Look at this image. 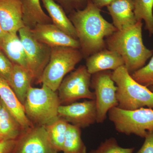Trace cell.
<instances>
[{
	"instance_id": "1",
	"label": "cell",
	"mask_w": 153,
	"mask_h": 153,
	"mask_svg": "<svg viewBox=\"0 0 153 153\" xmlns=\"http://www.w3.org/2000/svg\"><path fill=\"white\" fill-rule=\"evenodd\" d=\"M68 18L76 30L80 51L86 58L106 48L105 38L117 30L90 0L84 9L72 12Z\"/></svg>"
},
{
	"instance_id": "2",
	"label": "cell",
	"mask_w": 153,
	"mask_h": 153,
	"mask_svg": "<svg viewBox=\"0 0 153 153\" xmlns=\"http://www.w3.org/2000/svg\"><path fill=\"white\" fill-rule=\"evenodd\" d=\"M143 26L142 21H137L134 25L117 30L105 40L106 48L120 55L131 74L143 67L153 55V50L144 44Z\"/></svg>"
},
{
	"instance_id": "3",
	"label": "cell",
	"mask_w": 153,
	"mask_h": 153,
	"mask_svg": "<svg viewBox=\"0 0 153 153\" xmlns=\"http://www.w3.org/2000/svg\"><path fill=\"white\" fill-rule=\"evenodd\" d=\"M61 105L57 91L42 84L40 88L31 87L24 104L25 114L34 126H46L59 118Z\"/></svg>"
},
{
	"instance_id": "4",
	"label": "cell",
	"mask_w": 153,
	"mask_h": 153,
	"mask_svg": "<svg viewBox=\"0 0 153 153\" xmlns=\"http://www.w3.org/2000/svg\"><path fill=\"white\" fill-rule=\"evenodd\" d=\"M112 79L117 86L118 107L126 110L144 108L153 109V92L137 82L124 66L112 71Z\"/></svg>"
},
{
	"instance_id": "5",
	"label": "cell",
	"mask_w": 153,
	"mask_h": 153,
	"mask_svg": "<svg viewBox=\"0 0 153 153\" xmlns=\"http://www.w3.org/2000/svg\"><path fill=\"white\" fill-rule=\"evenodd\" d=\"M83 57L79 49L70 47H52L49 63L39 83L57 91L65 76L74 70Z\"/></svg>"
},
{
	"instance_id": "6",
	"label": "cell",
	"mask_w": 153,
	"mask_h": 153,
	"mask_svg": "<svg viewBox=\"0 0 153 153\" xmlns=\"http://www.w3.org/2000/svg\"><path fill=\"white\" fill-rule=\"evenodd\" d=\"M108 118L116 130L127 135L134 134L145 138L148 131L153 129V109L141 108L126 110L114 107L108 113Z\"/></svg>"
},
{
	"instance_id": "7",
	"label": "cell",
	"mask_w": 153,
	"mask_h": 153,
	"mask_svg": "<svg viewBox=\"0 0 153 153\" xmlns=\"http://www.w3.org/2000/svg\"><path fill=\"white\" fill-rule=\"evenodd\" d=\"M91 75L86 66L81 65L64 77L57 91L61 105L81 99L95 100V94L90 89Z\"/></svg>"
},
{
	"instance_id": "8",
	"label": "cell",
	"mask_w": 153,
	"mask_h": 153,
	"mask_svg": "<svg viewBox=\"0 0 153 153\" xmlns=\"http://www.w3.org/2000/svg\"><path fill=\"white\" fill-rule=\"evenodd\" d=\"M112 75L111 70L99 71L91 75L90 87L94 90L95 95L97 123H103L109 110L118 105L116 96L117 88Z\"/></svg>"
},
{
	"instance_id": "9",
	"label": "cell",
	"mask_w": 153,
	"mask_h": 153,
	"mask_svg": "<svg viewBox=\"0 0 153 153\" xmlns=\"http://www.w3.org/2000/svg\"><path fill=\"white\" fill-rule=\"evenodd\" d=\"M18 33L25 49L28 70L33 76L34 82L39 83L50 59L51 47L37 41L30 29L26 27L20 29Z\"/></svg>"
},
{
	"instance_id": "10",
	"label": "cell",
	"mask_w": 153,
	"mask_h": 153,
	"mask_svg": "<svg viewBox=\"0 0 153 153\" xmlns=\"http://www.w3.org/2000/svg\"><path fill=\"white\" fill-rule=\"evenodd\" d=\"M58 117L68 123L85 128L97 123V110L95 100H85L66 105H60Z\"/></svg>"
},
{
	"instance_id": "11",
	"label": "cell",
	"mask_w": 153,
	"mask_h": 153,
	"mask_svg": "<svg viewBox=\"0 0 153 153\" xmlns=\"http://www.w3.org/2000/svg\"><path fill=\"white\" fill-rule=\"evenodd\" d=\"M16 153H57L49 140L45 126H35L18 139Z\"/></svg>"
},
{
	"instance_id": "12",
	"label": "cell",
	"mask_w": 153,
	"mask_h": 153,
	"mask_svg": "<svg viewBox=\"0 0 153 153\" xmlns=\"http://www.w3.org/2000/svg\"><path fill=\"white\" fill-rule=\"evenodd\" d=\"M30 30L37 41L51 48L65 47L80 49L78 40L68 36L52 23L39 24Z\"/></svg>"
},
{
	"instance_id": "13",
	"label": "cell",
	"mask_w": 153,
	"mask_h": 153,
	"mask_svg": "<svg viewBox=\"0 0 153 153\" xmlns=\"http://www.w3.org/2000/svg\"><path fill=\"white\" fill-rule=\"evenodd\" d=\"M0 25L8 33H17L25 27L21 0H0Z\"/></svg>"
},
{
	"instance_id": "14",
	"label": "cell",
	"mask_w": 153,
	"mask_h": 153,
	"mask_svg": "<svg viewBox=\"0 0 153 153\" xmlns=\"http://www.w3.org/2000/svg\"><path fill=\"white\" fill-rule=\"evenodd\" d=\"M0 98L7 109L20 124L24 131L34 126L25 114L24 105L19 101L8 82L1 77Z\"/></svg>"
},
{
	"instance_id": "15",
	"label": "cell",
	"mask_w": 153,
	"mask_h": 153,
	"mask_svg": "<svg viewBox=\"0 0 153 153\" xmlns=\"http://www.w3.org/2000/svg\"><path fill=\"white\" fill-rule=\"evenodd\" d=\"M123 66L124 62L120 55L106 48L87 57L85 65L91 75L105 70L115 71Z\"/></svg>"
},
{
	"instance_id": "16",
	"label": "cell",
	"mask_w": 153,
	"mask_h": 153,
	"mask_svg": "<svg viewBox=\"0 0 153 153\" xmlns=\"http://www.w3.org/2000/svg\"><path fill=\"white\" fill-rule=\"evenodd\" d=\"M106 7L112 19V24L117 30H122L137 23L134 0H112Z\"/></svg>"
},
{
	"instance_id": "17",
	"label": "cell",
	"mask_w": 153,
	"mask_h": 153,
	"mask_svg": "<svg viewBox=\"0 0 153 153\" xmlns=\"http://www.w3.org/2000/svg\"><path fill=\"white\" fill-rule=\"evenodd\" d=\"M41 2L52 24L68 36L78 40L75 28L62 7L55 0H41Z\"/></svg>"
},
{
	"instance_id": "18",
	"label": "cell",
	"mask_w": 153,
	"mask_h": 153,
	"mask_svg": "<svg viewBox=\"0 0 153 153\" xmlns=\"http://www.w3.org/2000/svg\"><path fill=\"white\" fill-rule=\"evenodd\" d=\"M0 49L14 64L28 69L25 49L17 33H6Z\"/></svg>"
},
{
	"instance_id": "19",
	"label": "cell",
	"mask_w": 153,
	"mask_h": 153,
	"mask_svg": "<svg viewBox=\"0 0 153 153\" xmlns=\"http://www.w3.org/2000/svg\"><path fill=\"white\" fill-rule=\"evenodd\" d=\"M21 1L25 27L33 29L39 24H52L51 19L41 7V0H21Z\"/></svg>"
},
{
	"instance_id": "20",
	"label": "cell",
	"mask_w": 153,
	"mask_h": 153,
	"mask_svg": "<svg viewBox=\"0 0 153 153\" xmlns=\"http://www.w3.org/2000/svg\"><path fill=\"white\" fill-rule=\"evenodd\" d=\"M33 82V76L28 69L20 65L14 64L9 84L23 105Z\"/></svg>"
},
{
	"instance_id": "21",
	"label": "cell",
	"mask_w": 153,
	"mask_h": 153,
	"mask_svg": "<svg viewBox=\"0 0 153 153\" xmlns=\"http://www.w3.org/2000/svg\"><path fill=\"white\" fill-rule=\"evenodd\" d=\"M24 131L1 100L0 101V132L4 140H17Z\"/></svg>"
},
{
	"instance_id": "22",
	"label": "cell",
	"mask_w": 153,
	"mask_h": 153,
	"mask_svg": "<svg viewBox=\"0 0 153 153\" xmlns=\"http://www.w3.org/2000/svg\"><path fill=\"white\" fill-rule=\"evenodd\" d=\"M68 124L65 120L59 117L52 123L45 126L49 140L57 152L63 151Z\"/></svg>"
},
{
	"instance_id": "23",
	"label": "cell",
	"mask_w": 153,
	"mask_h": 153,
	"mask_svg": "<svg viewBox=\"0 0 153 153\" xmlns=\"http://www.w3.org/2000/svg\"><path fill=\"white\" fill-rule=\"evenodd\" d=\"M63 153H87L81 138V128L69 123L63 143Z\"/></svg>"
},
{
	"instance_id": "24",
	"label": "cell",
	"mask_w": 153,
	"mask_h": 153,
	"mask_svg": "<svg viewBox=\"0 0 153 153\" xmlns=\"http://www.w3.org/2000/svg\"><path fill=\"white\" fill-rule=\"evenodd\" d=\"M134 13L137 21H144L149 36H153V0H134Z\"/></svg>"
},
{
	"instance_id": "25",
	"label": "cell",
	"mask_w": 153,
	"mask_h": 153,
	"mask_svg": "<svg viewBox=\"0 0 153 153\" xmlns=\"http://www.w3.org/2000/svg\"><path fill=\"white\" fill-rule=\"evenodd\" d=\"M149 63L131 74L141 85L149 88L153 86V55Z\"/></svg>"
},
{
	"instance_id": "26",
	"label": "cell",
	"mask_w": 153,
	"mask_h": 153,
	"mask_svg": "<svg viewBox=\"0 0 153 153\" xmlns=\"http://www.w3.org/2000/svg\"><path fill=\"white\" fill-rule=\"evenodd\" d=\"M134 148H125L120 146L114 137L107 139L101 143L97 149L89 153H133Z\"/></svg>"
},
{
	"instance_id": "27",
	"label": "cell",
	"mask_w": 153,
	"mask_h": 153,
	"mask_svg": "<svg viewBox=\"0 0 153 153\" xmlns=\"http://www.w3.org/2000/svg\"><path fill=\"white\" fill-rule=\"evenodd\" d=\"M14 64L0 49V77L9 83L13 68Z\"/></svg>"
},
{
	"instance_id": "28",
	"label": "cell",
	"mask_w": 153,
	"mask_h": 153,
	"mask_svg": "<svg viewBox=\"0 0 153 153\" xmlns=\"http://www.w3.org/2000/svg\"><path fill=\"white\" fill-rule=\"evenodd\" d=\"M89 0H56L66 13L70 14L77 10H82L86 7Z\"/></svg>"
},
{
	"instance_id": "29",
	"label": "cell",
	"mask_w": 153,
	"mask_h": 153,
	"mask_svg": "<svg viewBox=\"0 0 153 153\" xmlns=\"http://www.w3.org/2000/svg\"><path fill=\"white\" fill-rule=\"evenodd\" d=\"M142 146L136 153H153V129L148 131Z\"/></svg>"
},
{
	"instance_id": "30",
	"label": "cell",
	"mask_w": 153,
	"mask_h": 153,
	"mask_svg": "<svg viewBox=\"0 0 153 153\" xmlns=\"http://www.w3.org/2000/svg\"><path fill=\"white\" fill-rule=\"evenodd\" d=\"M18 139L5 140L0 141V153H11L16 149Z\"/></svg>"
},
{
	"instance_id": "31",
	"label": "cell",
	"mask_w": 153,
	"mask_h": 153,
	"mask_svg": "<svg viewBox=\"0 0 153 153\" xmlns=\"http://www.w3.org/2000/svg\"><path fill=\"white\" fill-rule=\"evenodd\" d=\"M92 3L99 8L101 9L105 7H107L112 1V0H90Z\"/></svg>"
},
{
	"instance_id": "32",
	"label": "cell",
	"mask_w": 153,
	"mask_h": 153,
	"mask_svg": "<svg viewBox=\"0 0 153 153\" xmlns=\"http://www.w3.org/2000/svg\"><path fill=\"white\" fill-rule=\"evenodd\" d=\"M5 34L6 33L4 32L1 25H0V47H1V44L2 43L3 39H4Z\"/></svg>"
},
{
	"instance_id": "33",
	"label": "cell",
	"mask_w": 153,
	"mask_h": 153,
	"mask_svg": "<svg viewBox=\"0 0 153 153\" xmlns=\"http://www.w3.org/2000/svg\"><path fill=\"white\" fill-rule=\"evenodd\" d=\"M4 140V139H3L2 136L1 134V132H0V141H2Z\"/></svg>"
},
{
	"instance_id": "34",
	"label": "cell",
	"mask_w": 153,
	"mask_h": 153,
	"mask_svg": "<svg viewBox=\"0 0 153 153\" xmlns=\"http://www.w3.org/2000/svg\"><path fill=\"white\" fill-rule=\"evenodd\" d=\"M149 88L152 92H153V86H150V87H149Z\"/></svg>"
}]
</instances>
